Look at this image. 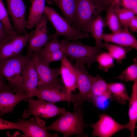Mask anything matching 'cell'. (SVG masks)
Returning a JSON list of instances; mask_svg holds the SVG:
<instances>
[{"instance_id": "obj_1", "label": "cell", "mask_w": 137, "mask_h": 137, "mask_svg": "<svg viewBox=\"0 0 137 137\" xmlns=\"http://www.w3.org/2000/svg\"><path fill=\"white\" fill-rule=\"evenodd\" d=\"M74 112L66 111L49 126L46 127L47 130L55 131L62 134L64 137L76 135L78 137H87L84 130L88 125L84 120V111L82 106L74 107Z\"/></svg>"}, {"instance_id": "obj_2", "label": "cell", "mask_w": 137, "mask_h": 137, "mask_svg": "<svg viewBox=\"0 0 137 137\" xmlns=\"http://www.w3.org/2000/svg\"><path fill=\"white\" fill-rule=\"evenodd\" d=\"M60 49L71 61H75L76 66L86 69L85 65L89 68L96 62L97 55L101 51V48L85 45L77 40L69 41L66 39L60 41Z\"/></svg>"}, {"instance_id": "obj_3", "label": "cell", "mask_w": 137, "mask_h": 137, "mask_svg": "<svg viewBox=\"0 0 137 137\" xmlns=\"http://www.w3.org/2000/svg\"><path fill=\"white\" fill-rule=\"evenodd\" d=\"M31 57L20 54L0 61V75L7 80L16 93L23 89V75Z\"/></svg>"}, {"instance_id": "obj_4", "label": "cell", "mask_w": 137, "mask_h": 137, "mask_svg": "<svg viewBox=\"0 0 137 137\" xmlns=\"http://www.w3.org/2000/svg\"><path fill=\"white\" fill-rule=\"evenodd\" d=\"M44 14L51 22L55 30L54 33L49 36V41L54 38L59 36L65 37L69 41L91 37L88 33L73 27L65 18L61 16L53 7L46 6Z\"/></svg>"}, {"instance_id": "obj_5", "label": "cell", "mask_w": 137, "mask_h": 137, "mask_svg": "<svg viewBox=\"0 0 137 137\" xmlns=\"http://www.w3.org/2000/svg\"><path fill=\"white\" fill-rule=\"evenodd\" d=\"M112 3L109 0H77L76 28L83 31L88 24Z\"/></svg>"}, {"instance_id": "obj_6", "label": "cell", "mask_w": 137, "mask_h": 137, "mask_svg": "<svg viewBox=\"0 0 137 137\" xmlns=\"http://www.w3.org/2000/svg\"><path fill=\"white\" fill-rule=\"evenodd\" d=\"M36 96L49 102L55 103L59 101H67L72 103L74 107L82 106L79 102L78 93L74 94L68 91L64 85L60 84L37 89L33 92L31 97Z\"/></svg>"}, {"instance_id": "obj_7", "label": "cell", "mask_w": 137, "mask_h": 137, "mask_svg": "<svg viewBox=\"0 0 137 137\" xmlns=\"http://www.w3.org/2000/svg\"><path fill=\"white\" fill-rule=\"evenodd\" d=\"M26 101L28 102V109L24 110L22 115L23 118H28L32 115L42 118H50L66 111L65 108L57 106L54 103L48 102L38 98L36 100L30 98Z\"/></svg>"}, {"instance_id": "obj_8", "label": "cell", "mask_w": 137, "mask_h": 137, "mask_svg": "<svg viewBox=\"0 0 137 137\" xmlns=\"http://www.w3.org/2000/svg\"><path fill=\"white\" fill-rule=\"evenodd\" d=\"M34 61L38 77L37 89L53 86L60 84L58 78L60 68H52L38 54H34Z\"/></svg>"}, {"instance_id": "obj_9", "label": "cell", "mask_w": 137, "mask_h": 137, "mask_svg": "<svg viewBox=\"0 0 137 137\" xmlns=\"http://www.w3.org/2000/svg\"><path fill=\"white\" fill-rule=\"evenodd\" d=\"M48 20L44 14L35 29L30 32L26 53V55L29 57L38 53L49 41Z\"/></svg>"}, {"instance_id": "obj_10", "label": "cell", "mask_w": 137, "mask_h": 137, "mask_svg": "<svg viewBox=\"0 0 137 137\" xmlns=\"http://www.w3.org/2000/svg\"><path fill=\"white\" fill-rule=\"evenodd\" d=\"M90 126L93 129L92 135L94 137H110L122 130L128 129L127 124H121L104 113L99 114L98 121Z\"/></svg>"}, {"instance_id": "obj_11", "label": "cell", "mask_w": 137, "mask_h": 137, "mask_svg": "<svg viewBox=\"0 0 137 137\" xmlns=\"http://www.w3.org/2000/svg\"><path fill=\"white\" fill-rule=\"evenodd\" d=\"M28 43V39L24 36L17 33L9 35L0 42V61L21 54Z\"/></svg>"}, {"instance_id": "obj_12", "label": "cell", "mask_w": 137, "mask_h": 137, "mask_svg": "<svg viewBox=\"0 0 137 137\" xmlns=\"http://www.w3.org/2000/svg\"><path fill=\"white\" fill-rule=\"evenodd\" d=\"M7 11L16 32L22 35L28 32L26 30V7L24 0H6Z\"/></svg>"}, {"instance_id": "obj_13", "label": "cell", "mask_w": 137, "mask_h": 137, "mask_svg": "<svg viewBox=\"0 0 137 137\" xmlns=\"http://www.w3.org/2000/svg\"><path fill=\"white\" fill-rule=\"evenodd\" d=\"M13 91L6 90L0 92V117L12 112L15 106L22 100L28 98L27 93L23 89L18 90L15 94Z\"/></svg>"}, {"instance_id": "obj_14", "label": "cell", "mask_w": 137, "mask_h": 137, "mask_svg": "<svg viewBox=\"0 0 137 137\" xmlns=\"http://www.w3.org/2000/svg\"><path fill=\"white\" fill-rule=\"evenodd\" d=\"M23 125L21 131L24 133L23 137H58L57 134L49 133L45 128V124L38 116L31 117L28 121L20 119Z\"/></svg>"}, {"instance_id": "obj_15", "label": "cell", "mask_w": 137, "mask_h": 137, "mask_svg": "<svg viewBox=\"0 0 137 137\" xmlns=\"http://www.w3.org/2000/svg\"><path fill=\"white\" fill-rule=\"evenodd\" d=\"M77 78V88L79 96V103L83 105L86 101L92 102L91 86L93 76L89 74L86 69L77 67L73 64Z\"/></svg>"}, {"instance_id": "obj_16", "label": "cell", "mask_w": 137, "mask_h": 137, "mask_svg": "<svg viewBox=\"0 0 137 137\" xmlns=\"http://www.w3.org/2000/svg\"><path fill=\"white\" fill-rule=\"evenodd\" d=\"M129 29L128 27L123 28L117 32L104 34L103 40L105 42L113 43L124 47L137 50V40Z\"/></svg>"}, {"instance_id": "obj_17", "label": "cell", "mask_w": 137, "mask_h": 137, "mask_svg": "<svg viewBox=\"0 0 137 137\" xmlns=\"http://www.w3.org/2000/svg\"><path fill=\"white\" fill-rule=\"evenodd\" d=\"M34 57L33 54L27 64L22 77V87L28 95V99L33 98L31 95L37 89L38 83V75L34 63Z\"/></svg>"}, {"instance_id": "obj_18", "label": "cell", "mask_w": 137, "mask_h": 137, "mask_svg": "<svg viewBox=\"0 0 137 137\" xmlns=\"http://www.w3.org/2000/svg\"><path fill=\"white\" fill-rule=\"evenodd\" d=\"M60 75L63 85L69 91L76 92L77 75L73 64L65 55L61 61Z\"/></svg>"}, {"instance_id": "obj_19", "label": "cell", "mask_w": 137, "mask_h": 137, "mask_svg": "<svg viewBox=\"0 0 137 137\" xmlns=\"http://www.w3.org/2000/svg\"><path fill=\"white\" fill-rule=\"evenodd\" d=\"M46 1L49 4H55L59 9L64 18L73 27L76 28L77 0H46Z\"/></svg>"}, {"instance_id": "obj_20", "label": "cell", "mask_w": 137, "mask_h": 137, "mask_svg": "<svg viewBox=\"0 0 137 137\" xmlns=\"http://www.w3.org/2000/svg\"><path fill=\"white\" fill-rule=\"evenodd\" d=\"M105 26L104 19L99 15L88 24L83 31L91 34L94 39L95 46L101 48H102L103 29Z\"/></svg>"}, {"instance_id": "obj_21", "label": "cell", "mask_w": 137, "mask_h": 137, "mask_svg": "<svg viewBox=\"0 0 137 137\" xmlns=\"http://www.w3.org/2000/svg\"><path fill=\"white\" fill-rule=\"evenodd\" d=\"M46 0H33L32 2L28 19L26 28L32 29L36 27L44 14Z\"/></svg>"}, {"instance_id": "obj_22", "label": "cell", "mask_w": 137, "mask_h": 137, "mask_svg": "<svg viewBox=\"0 0 137 137\" xmlns=\"http://www.w3.org/2000/svg\"><path fill=\"white\" fill-rule=\"evenodd\" d=\"M129 101L128 129L130 132V137H135L134 131L137 128L136 125L137 122V80L134 82Z\"/></svg>"}, {"instance_id": "obj_23", "label": "cell", "mask_w": 137, "mask_h": 137, "mask_svg": "<svg viewBox=\"0 0 137 137\" xmlns=\"http://www.w3.org/2000/svg\"><path fill=\"white\" fill-rule=\"evenodd\" d=\"M108 85L111 95V99L119 104L124 105L129 101L130 97L128 95L125 85L121 82L110 83Z\"/></svg>"}, {"instance_id": "obj_24", "label": "cell", "mask_w": 137, "mask_h": 137, "mask_svg": "<svg viewBox=\"0 0 137 137\" xmlns=\"http://www.w3.org/2000/svg\"><path fill=\"white\" fill-rule=\"evenodd\" d=\"M91 92L93 99L94 97L101 96H106L111 99V94L108 84L98 74L93 77Z\"/></svg>"}, {"instance_id": "obj_25", "label": "cell", "mask_w": 137, "mask_h": 137, "mask_svg": "<svg viewBox=\"0 0 137 137\" xmlns=\"http://www.w3.org/2000/svg\"><path fill=\"white\" fill-rule=\"evenodd\" d=\"M114 4L112 3L106 11V14L104 19L105 25H107L112 31L115 33L123 29L117 16L115 11Z\"/></svg>"}, {"instance_id": "obj_26", "label": "cell", "mask_w": 137, "mask_h": 137, "mask_svg": "<svg viewBox=\"0 0 137 137\" xmlns=\"http://www.w3.org/2000/svg\"><path fill=\"white\" fill-rule=\"evenodd\" d=\"M102 48L106 49L113 59L119 63H121L123 60L126 58L127 53L132 49L107 42L103 43Z\"/></svg>"}, {"instance_id": "obj_27", "label": "cell", "mask_w": 137, "mask_h": 137, "mask_svg": "<svg viewBox=\"0 0 137 137\" xmlns=\"http://www.w3.org/2000/svg\"><path fill=\"white\" fill-rule=\"evenodd\" d=\"M61 51L58 37L53 38L37 54L49 58H54Z\"/></svg>"}, {"instance_id": "obj_28", "label": "cell", "mask_w": 137, "mask_h": 137, "mask_svg": "<svg viewBox=\"0 0 137 137\" xmlns=\"http://www.w3.org/2000/svg\"><path fill=\"white\" fill-rule=\"evenodd\" d=\"M114 59L108 52L101 51L97 55L96 60L98 63V68L107 72L114 66Z\"/></svg>"}, {"instance_id": "obj_29", "label": "cell", "mask_w": 137, "mask_h": 137, "mask_svg": "<svg viewBox=\"0 0 137 137\" xmlns=\"http://www.w3.org/2000/svg\"><path fill=\"white\" fill-rule=\"evenodd\" d=\"M133 63L123 71L116 78L124 81L137 80V59L134 58Z\"/></svg>"}, {"instance_id": "obj_30", "label": "cell", "mask_w": 137, "mask_h": 137, "mask_svg": "<svg viewBox=\"0 0 137 137\" xmlns=\"http://www.w3.org/2000/svg\"><path fill=\"white\" fill-rule=\"evenodd\" d=\"M114 8L122 27H128L127 24L130 19L135 16L134 13L130 10L114 5Z\"/></svg>"}, {"instance_id": "obj_31", "label": "cell", "mask_w": 137, "mask_h": 137, "mask_svg": "<svg viewBox=\"0 0 137 137\" xmlns=\"http://www.w3.org/2000/svg\"><path fill=\"white\" fill-rule=\"evenodd\" d=\"M0 21L9 34L16 33L11 24L7 10L2 0H0Z\"/></svg>"}, {"instance_id": "obj_32", "label": "cell", "mask_w": 137, "mask_h": 137, "mask_svg": "<svg viewBox=\"0 0 137 137\" xmlns=\"http://www.w3.org/2000/svg\"><path fill=\"white\" fill-rule=\"evenodd\" d=\"M115 5L130 10L137 13V0H111Z\"/></svg>"}, {"instance_id": "obj_33", "label": "cell", "mask_w": 137, "mask_h": 137, "mask_svg": "<svg viewBox=\"0 0 137 137\" xmlns=\"http://www.w3.org/2000/svg\"><path fill=\"white\" fill-rule=\"evenodd\" d=\"M23 125L19 119L14 123L4 120L0 117V130L8 129H17L21 130Z\"/></svg>"}, {"instance_id": "obj_34", "label": "cell", "mask_w": 137, "mask_h": 137, "mask_svg": "<svg viewBox=\"0 0 137 137\" xmlns=\"http://www.w3.org/2000/svg\"><path fill=\"white\" fill-rule=\"evenodd\" d=\"M127 26L132 32H137V16H135L131 18L128 22Z\"/></svg>"}, {"instance_id": "obj_35", "label": "cell", "mask_w": 137, "mask_h": 137, "mask_svg": "<svg viewBox=\"0 0 137 137\" xmlns=\"http://www.w3.org/2000/svg\"><path fill=\"white\" fill-rule=\"evenodd\" d=\"M4 79L0 75V92L4 90H10L13 91L15 93L10 85L5 82Z\"/></svg>"}, {"instance_id": "obj_36", "label": "cell", "mask_w": 137, "mask_h": 137, "mask_svg": "<svg viewBox=\"0 0 137 137\" xmlns=\"http://www.w3.org/2000/svg\"><path fill=\"white\" fill-rule=\"evenodd\" d=\"M10 35L7 32L4 26L0 21V42Z\"/></svg>"}, {"instance_id": "obj_37", "label": "cell", "mask_w": 137, "mask_h": 137, "mask_svg": "<svg viewBox=\"0 0 137 137\" xmlns=\"http://www.w3.org/2000/svg\"><path fill=\"white\" fill-rule=\"evenodd\" d=\"M110 0V1H111V0Z\"/></svg>"}]
</instances>
